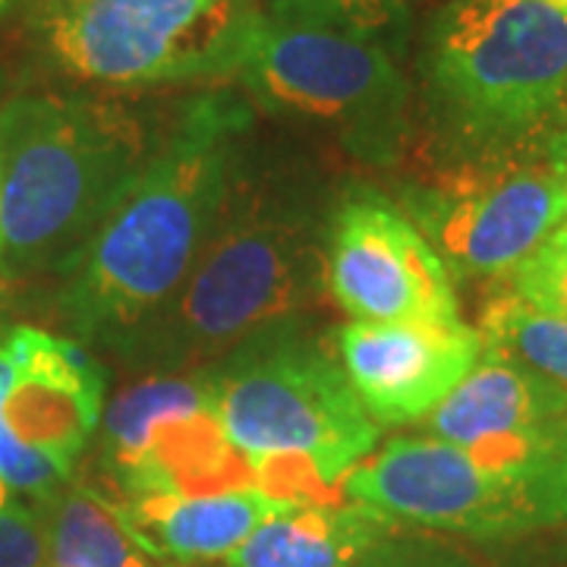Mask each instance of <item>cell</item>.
<instances>
[{
	"mask_svg": "<svg viewBox=\"0 0 567 567\" xmlns=\"http://www.w3.org/2000/svg\"><path fill=\"white\" fill-rule=\"evenodd\" d=\"M246 107L203 95L63 262L61 312L82 341L114 347L183 284L221 215L240 162Z\"/></svg>",
	"mask_w": 567,
	"mask_h": 567,
	"instance_id": "obj_1",
	"label": "cell"
},
{
	"mask_svg": "<svg viewBox=\"0 0 567 567\" xmlns=\"http://www.w3.org/2000/svg\"><path fill=\"white\" fill-rule=\"evenodd\" d=\"M324 234L328 218L297 186L237 162L199 259L114 353L152 375L196 372L297 324L328 290Z\"/></svg>",
	"mask_w": 567,
	"mask_h": 567,
	"instance_id": "obj_2",
	"label": "cell"
},
{
	"mask_svg": "<svg viewBox=\"0 0 567 567\" xmlns=\"http://www.w3.org/2000/svg\"><path fill=\"white\" fill-rule=\"evenodd\" d=\"M230 445L256 488L284 505L341 502L344 480L379 442V423L338 363L297 324L203 369Z\"/></svg>",
	"mask_w": 567,
	"mask_h": 567,
	"instance_id": "obj_3",
	"label": "cell"
},
{
	"mask_svg": "<svg viewBox=\"0 0 567 567\" xmlns=\"http://www.w3.org/2000/svg\"><path fill=\"white\" fill-rule=\"evenodd\" d=\"M126 107L20 95L0 107V262L63 265L148 162Z\"/></svg>",
	"mask_w": 567,
	"mask_h": 567,
	"instance_id": "obj_4",
	"label": "cell"
},
{
	"mask_svg": "<svg viewBox=\"0 0 567 567\" xmlns=\"http://www.w3.org/2000/svg\"><path fill=\"white\" fill-rule=\"evenodd\" d=\"M432 102L476 145L546 133L567 104V7L451 0L425 44Z\"/></svg>",
	"mask_w": 567,
	"mask_h": 567,
	"instance_id": "obj_5",
	"label": "cell"
},
{
	"mask_svg": "<svg viewBox=\"0 0 567 567\" xmlns=\"http://www.w3.org/2000/svg\"><path fill=\"white\" fill-rule=\"evenodd\" d=\"M234 80L268 111L331 130L363 162L401 155L410 85L375 41L262 13Z\"/></svg>",
	"mask_w": 567,
	"mask_h": 567,
	"instance_id": "obj_6",
	"label": "cell"
},
{
	"mask_svg": "<svg viewBox=\"0 0 567 567\" xmlns=\"http://www.w3.org/2000/svg\"><path fill=\"white\" fill-rule=\"evenodd\" d=\"M259 17V0H58L44 32L73 80L133 89L234 76Z\"/></svg>",
	"mask_w": 567,
	"mask_h": 567,
	"instance_id": "obj_7",
	"label": "cell"
},
{
	"mask_svg": "<svg viewBox=\"0 0 567 567\" xmlns=\"http://www.w3.org/2000/svg\"><path fill=\"white\" fill-rule=\"evenodd\" d=\"M548 133L476 145L464 162L406 189L404 212L457 278H507L567 218Z\"/></svg>",
	"mask_w": 567,
	"mask_h": 567,
	"instance_id": "obj_8",
	"label": "cell"
},
{
	"mask_svg": "<svg viewBox=\"0 0 567 567\" xmlns=\"http://www.w3.org/2000/svg\"><path fill=\"white\" fill-rule=\"evenodd\" d=\"M347 502L391 520L511 539L567 520V466L495 470L442 439H391L344 480Z\"/></svg>",
	"mask_w": 567,
	"mask_h": 567,
	"instance_id": "obj_9",
	"label": "cell"
},
{
	"mask_svg": "<svg viewBox=\"0 0 567 567\" xmlns=\"http://www.w3.org/2000/svg\"><path fill=\"white\" fill-rule=\"evenodd\" d=\"M104 464L121 495H212L256 488L230 445L203 369L148 375L104 413Z\"/></svg>",
	"mask_w": 567,
	"mask_h": 567,
	"instance_id": "obj_10",
	"label": "cell"
},
{
	"mask_svg": "<svg viewBox=\"0 0 567 567\" xmlns=\"http://www.w3.org/2000/svg\"><path fill=\"white\" fill-rule=\"evenodd\" d=\"M104 375L80 344L39 328L0 338V483L51 492L102 423Z\"/></svg>",
	"mask_w": 567,
	"mask_h": 567,
	"instance_id": "obj_11",
	"label": "cell"
},
{
	"mask_svg": "<svg viewBox=\"0 0 567 567\" xmlns=\"http://www.w3.org/2000/svg\"><path fill=\"white\" fill-rule=\"evenodd\" d=\"M324 284L353 322L461 319L439 249L404 208L375 193L350 196L331 212Z\"/></svg>",
	"mask_w": 567,
	"mask_h": 567,
	"instance_id": "obj_12",
	"label": "cell"
},
{
	"mask_svg": "<svg viewBox=\"0 0 567 567\" xmlns=\"http://www.w3.org/2000/svg\"><path fill=\"white\" fill-rule=\"evenodd\" d=\"M432 439L495 470L567 466V391L524 365L486 357L429 413Z\"/></svg>",
	"mask_w": 567,
	"mask_h": 567,
	"instance_id": "obj_13",
	"label": "cell"
},
{
	"mask_svg": "<svg viewBox=\"0 0 567 567\" xmlns=\"http://www.w3.org/2000/svg\"><path fill=\"white\" fill-rule=\"evenodd\" d=\"M334 347L357 398L379 425L429 416L483 360V338L464 319L350 322Z\"/></svg>",
	"mask_w": 567,
	"mask_h": 567,
	"instance_id": "obj_14",
	"label": "cell"
},
{
	"mask_svg": "<svg viewBox=\"0 0 567 567\" xmlns=\"http://www.w3.org/2000/svg\"><path fill=\"white\" fill-rule=\"evenodd\" d=\"M126 536L155 558L203 561L227 558L284 505L262 488H234L212 495H121L111 498Z\"/></svg>",
	"mask_w": 567,
	"mask_h": 567,
	"instance_id": "obj_15",
	"label": "cell"
},
{
	"mask_svg": "<svg viewBox=\"0 0 567 567\" xmlns=\"http://www.w3.org/2000/svg\"><path fill=\"white\" fill-rule=\"evenodd\" d=\"M394 533V520L360 505H297L268 517L244 546L227 555L230 567H360Z\"/></svg>",
	"mask_w": 567,
	"mask_h": 567,
	"instance_id": "obj_16",
	"label": "cell"
},
{
	"mask_svg": "<svg viewBox=\"0 0 567 567\" xmlns=\"http://www.w3.org/2000/svg\"><path fill=\"white\" fill-rule=\"evenodd\" d=\"M483 353L517 363L567 391V319L533 309L514 293H495L483 309Z\"/></svg>",
	"mask_w": 567,
	"mask_h": 567,
	"instance_id": "obj_17",
	"label": "cell"
},
{
	"mask_svg": "<svg viewBox=\"0 0 567 567\" xmlns=\"http://www.w3.org/2000/svg\"><path fill=\"white\" fill-rule=\"evenodd\" d=\"M48 567H148V561L107 498L82 488L63 498L51 524Z\"/></svg>",
	"mask_w": 567,
	"mask_h": 567,
	"instance_id": "obj_18",
	"label": "cell"
},
{
	"mask_svg": "<svg viewBox=\"0 0 567 567\" xmlns=\"http://www.w3.org/2000/svg\"><path fill=\"white\" fill-rule=\"evenodd\" d=\"M259 10L278 20L331 25L382 48L388 41L401 44L410 22L406 0H259Z\"/></svg>",
	"mask_w": 567,
	"mask_h": 567,
	"instance_id": "obj_19",
	"label": "cell"
},
{
	"mask_svg": "<svg viewBox=\"0 0 567 567\" xmlns=\"http://www.w3.org/2000/svg\"><path fill=\"white\" fill-rule=\"evenodd\" d=\"M507 281V293L539 312L567 319V218L548 234L543 244L517 265Z\"/></svg>",
	"mask_w": 567,
	"mask_h": 567,
	"instance_id": "obj_20",
	"label": "cell"
},
{
	"mask_svg": "<svg viewBox=\"0 0 567 567\" xmlns=\"http://www.w3.org/2000/svg\"><path fill=\"white\" fill-rule=\"evenodd\" d=\"M51 529L32 507H0V567H48Z\"/></svg>",
	"mask_w": 567,
	"mask_h": 567,
	"instance_id": "obj_21",
	"label": "cell"
},
{
	"mask_svg": "<svg viewBox=\"0 0 567 567\" xmlns=\"http://www.w3.org/2000/svg\"><path fill=\"white\" fill-rule=\"evenodd\" d=\"M360 567H466L461 558L445 551H420V548H391V539L375 548Z\"/></svg>",
	"mask_w": 567,
	"mask_h": 567,
	"instance_id": "obj_22",
	"label": "cell"
},
{
	"mask_svg": "<svg viewBox=\"0 0 567 567\" xmlns=\"http://www.w3.org/2000/svg\"><path fill=\"white\" fill-rule=\"evenodd\" d=\"M546 145H548L551 167H555V174H558V181H561V189H565V199H567V126L565 130L548 133Z\"/></svg>",
	"mask_w": 567,
	"mask_h": 567,
	"instance_id": "obj_23",
	"label": "cell"
},
{
	"mask_svg": "<svg viewBox=\"0 0 567 567\" xmlns=\"http://www.w3.org/2000/svg\"><path fill=\"white\" fill-rule=\"evenodd\" d=\"M7 495H10V488L3 486V483H0V507L7 505Z\"/></svg>",
	"mask_w": 567,
	"mask_h": 567,
	"instance_id": "obj_24",
	"label": "cell"
},
{
	"mask_svg": "<svg viewBox=\"0 0 567 567\" xmlns=\"http://www.w3.org/2000/svg\"><path fill=\"white\" fill-rule=\"evenodd\" d=\"M7 3H10V0H0V10H3V7H7Z\"/></svg>",
	"mask_w": 567,
	"mask_h": 567,
	"instance_id": "obj_25",
	"label": "cell"
}]
</instances>
